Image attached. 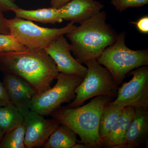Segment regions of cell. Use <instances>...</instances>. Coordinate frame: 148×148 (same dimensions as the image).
<instances>
[{"label":"cell","instance_id":"19","mask_svg":"<svg viewBox=\"0 0 148 148\" xmlns=\"http://www.w3.org/2000/svg\"><path fill=\"white\" fill-rule=\"evenodd\" d=\"M24 123L7 132L0 143V148H26Z\"/></svg>","mask_w":148,"mask_h":148},{"label":"cell","instance_id":"29","mask_svg":"<svg viewBox=\"0 0 148 148\" xmlns=\"http://www.w3.org/2000/svg\"><path fill=\"white\" fill-rule=\"evenodd\" d=\"M11 1H12L14 2L15 1H16V0H11Z\"/></svg>","mask_w":148,"mask_h":148},{"label":"cell","instance_id":"8","mask_svg":"<svg viewBox=\"0 0 148 148\" xmlns=\"http://www.w3.org/2000/svg\"><path fill=\"white\" fill-rule=\"evenodd\" d=\"M132 79L119 88L116 99L106 104L112 108H148V68L141 66L131 71Z\"/></svg>","mask_w":148,"mask_h":148},{"label":"cell","instance_id":"4","mask_svg":"<svg viewBox=\"0 0 148 148\" xmlns=\"http://www.w3.org/2000/svg\"><path fill=\"white\" fill-rule=\"evenodd\" d=\"M125 35L124 32L118 34L115 41L106 48L97 60L108 69L118 86L131 71L148 65V49L129 48L125 45Z\"/></svg>","mask_w":148,"mask_h":148},{"label":"cell","instance_id":"1","mask_svg":"<svg viewBox=\"0 0 148 148\" xmlns=\"http://www.w3.org/2000/svg\"><path fill=\"white\" fill-rule=\"evenodd\" d=\"M0 71L21 77L36 89L37 94L51 87L59 72L44 49L0 53Z\"/></svg>","mask_w":148,"mask_h":148},{"label":"cell","instance_id":"10","mask_svg":"<svg viewBox=\"0 0 148 148\" xmlns=\"http://www.w3.org/2000/svg\"><path fill=\"white\" fill-rule=\"evenodd\" d=\"M44 49L55 62L59 73L84 78L86 75L87 67L83 66L72 56L71 44L64 35L56 38Z\"/></svg>","mask_w":148,"mask_h":148},{"label":"cell","instance_id":"20","mask_svg":"<svg viewBox=\"0 0 148 148\" xmlns=\"http://www.w3.org/2000/svg\"><path fill=\"white\" fill-rule=\"evenodd\" d=\"M27 49L11 34H0V53L20 52Z\"/></svg>","mask_w":148,"mask_h":148},{"label":"cell","instance_id":"25","mask_svg":"<svg viewBox=\"0 0 148 148\" xmlns=\"http://www.w3.org/2000/svg\"><path fill=\"white\" fill-rule=\"evenodd\" d=\"M7 20L4 16L3 12L0 11V34H10Z\"/></svg>","mask_w":148,"mask_h":148},{"label":"cell","instance_id":"17","mask_svg":"<svg viewBox=\"0 0 148 148\" xmlns=\"http://www.w3.org/2000/svg\"><path fill=\"white\" fill-rule=\"evenodd\" d=\"M24 123V117L12 103L0 107V129L5 134Z\"/></svg>","mask_w":148,"mask_h":148},{"label":"cell","instance_id":"5","mask_svg":"<svg viewBox=\"0 0 148 148\" xmlns=\"http://www.w3.org/2000/svg\"><path fill=\"white\" fill-rule=\"evenodd\" d=\"M86 75L75 90L76 96L68 106V108L79 107L86 101L100 95L116 97L119 86L116 83L108 69L103 67L97 60L85 61Z\"/></svg>","mask_w":148,"mask_h":148},{"label":"cell","instance_id":"18","mask_svg":"<svg viewBox=\"0 0 148 148\" xmlns=\"http://www.w3.org/2000/svg\"><path fill=\"white\" fill-rule=\"evenodd\" d=\"M123 108H110L106 105L101 116L99 126V135L101 144L108 136L114 125L122 113Z\"/></svg>","mask_w":148,"mask_h":148},{"label":"cell","instance_id":"23","mask_svg":"<svg viewBox=\"0 0 148 148\" xmlns=\"http://www.w3.org/2000/svg\"><path fill=\"white\" fill-rule=\"evenodd\" d=\"M18 7L11 0H0V11L2 12L12 11Z\"/></svg>","mask_w":148,"mask_h":148},{"label":"cell","instance_id":"11","mask_svg":"<svg viewBox=\"0 0 148 148\" xmlns=\"http://www.w3.org/2000/svg\"><path fill=\"white\" fill-rule=\"evenodd\" d=\"M3 84L12 103L23 115L30 110L32 99L37 94L31 84L21 77L11 74H5Z\"/></svg>","mask_w":148,"mask_h":148},{"label":"cell","instance_id":"3","mask_svg":"<svg viewBox=\"0 0 148 148\" xmlns=\"http://www.w3.org/2000/svg\"><path fill=\"white\" fill-rule=\"evenodd\" d=\"M106 95L92 98L84 106L75 108L61 107L51 114L59 124L65 125L79 136L88 148L101 147L99 126L101 113L107 103L114 100Z\"/></svg>","mask_w":148,"mask_h":148},{"label":"cell","instance_id":"9","mask_svg":"<svg viewBox=\"0 0 148 148\" xmlns=\"http://www.w3.org/2000/svg\"><path fill=\"white\" fill-rule=\"evenodd\" d=\"M23 116L25 127L24 145L27 148L43 147L60 125L53 119H46L42 115L31 110Z\"/></svg>","mask_w":148,"mask_h":148},{"label":"cell","instance_id":"24","mask_svg":"<svg viewBox=\"0 0 148 148\" xmlns=\"http://www.w3.org/2000/svg\"><path fill=\"white\" fill-rule=\"evenodd\" d=\"M12 103L9 98L3 82H0V107L6 106Z\"/></svg>","mask_w":148,"mask_h":148},{"label":"cell","instance_id":"26","mask_svg":"<svg viewBox=\"0 0 148 148\" xmlns=\"http://www.w3.org/2000/svg\"><path fill=\"white\" fill-rule=\"evenodd\" d=\"M71 0H51V7L58 9L63 6Z\"/></svg>","mask_w":148,"mask_h":148},{"label":"cell","instance_id":"15","mask_svg":"<svg viewBox=\"0 0 148 148\" xmlns=\"http://www.w3.org/2000/svg\"><path fill=\"white\" fill-rule=\"evenodd\" d=\"M58 9L51 7L35 10H26L17 8L13 12L16 17L44 24H54L61 23L63 19L59 17Z\"/></svg>","mask_w":148,"mask_h":148},{"label":"cell","instance_id":"13","mask_svg":"<svg viewBox=\"0 0 148 148\" xmlns=\"http://www.w3.org/2000/svg\"><path fill=\"white\" fill-rule=\"evenodd\" d=\"M148 108H135L121 148L148 147Z\"/></svg>","mask_w":148,"mask_h":148},{"label":"cell","instance_id":"12","mask_svg":"<svg viewBox=\"0 0 148 148\" xmlns=\"http://www.w3.org/2000/svg\"><path fill=\"white\" fill-rule=\"evenodd\" d=\"M103 7L101 3L95 0H71L57 11L63 20L80 24L99 13Z\"/></svg>","mask_w":148,"mask_h":148},{"label":"cell","instance_id":"14","mask_svg":"<svg viewBox=\"0 0 148 148\" xmlns=\"http://www.w3.org/2000/svg\"><path fill=\"white\" fill-rule=\"evenodd\" d=\"M135 108H123L122 113L108 136L102 141L101 147L121 148L127 130L135 114Z\"/></svg>","mask_w":148,"mask_h":148},{"label":"cell","instance_id":"2","mask_svg":"<svg viewBox=\"0 0 148 148\" xmlns=\"http://www.w3.org/2000/svg\"><path fill=\"white\" fill-rule=\"evenodd\" d=\"M106 12L101 11L66 34L71 42V51L80 64L97 60L116 40L118 34L106 23Z\"/></svg>","mask_w":148,"mask_h":148},{"label":"cell","instance_id":"22","mask_svg":"<svg viewBox=\"0 0 148 148\" xmlns=\"http://www.w3.org/2000/svg\"><path fill=\"white\" fill-rule=\"evenodd\" d=\"M131 24H134L137 29L144 34H148V16H143L139 18L135 22H130Z\"/></svg>","mask_w":148,"mask_h":148},{"label":"cell","instance_id":"6","mask_svg":"<svg viewBox=\"0 0 148 148\" xmlns=\"http://www.w3.org/2000/svg\"><path fill=\"white\" fill-rule=\"evenodd\" d=\"M53 87L33 97L30 109L42 116L49 115L61 107L62 104L69 103L76 96L75 90L84 78L59 73Z\"/></svg>","mask_w":148,"mask_h":148},{"label":"cell","instance_id":"28","mask_svg":"<svg viewBox=\"0 0 148 148\" xmlns=\"http://www.w3.org/2000/svg\"><path fill=\"white\" fill-rule=\"evenodd\" d=\"M5 133L3 132L2 130L0 129V143H1V141L2 140L3 137L4 136Z\"/></svg>","mask_w":148,"mask_h":148},{"label":"cell","instance_id":"27","mask_svg":"<svg viewBox=\"0 0 148 148\" xmlns=\"http://www.w3.org/2000/svg\"><path fill=\"white\" fill-rule=\"evenodd\" d=\"M73 148H88V147L85 144L77 142L73 147Z\"/></svg>","mask_w":148,"mask_h":148},{"label":"cell","instance_id":"21","mask_svg":"<svg viewBox=\"0 0 148 148\" xmlns=\"http://www.w3.org/2000/svg\"><path fill=\"white\" fill-rule=\"evenodd\" d=\"M116 10L122 12L130 8H139L148 4V0H111Z\"/></svg>","mask_w":148,"mask_h":148},{"label":"cell","instance_id":"16","mask_svg":"<svg viewBox=\"0 0 148 148\" xmlns=\"http://www.w3.org/2000/svg\"><path fill=\"white\" fill-rule=\"evenodd\" d=\"M77 135L65 125L59 126L50 135L45 144V148H73L77 143Z\"/></svg>","mask_w":148,"mask_h":148},{"label":"cell","instance_id":"7","mask_svg":"<svg viewBox=\"0 0 148 148\" xmlns=\"http://www.w3.org/2000/svg\"><path fill=\"white\" fill-rule=\"evenodd\" d=\"M7 21L10 34L29 49H44L56 38L66 34L77 27L71 22L61 28H45L16 16Z\"/></svg>","mask_w":148,"mask_h":148}]
</instances>
